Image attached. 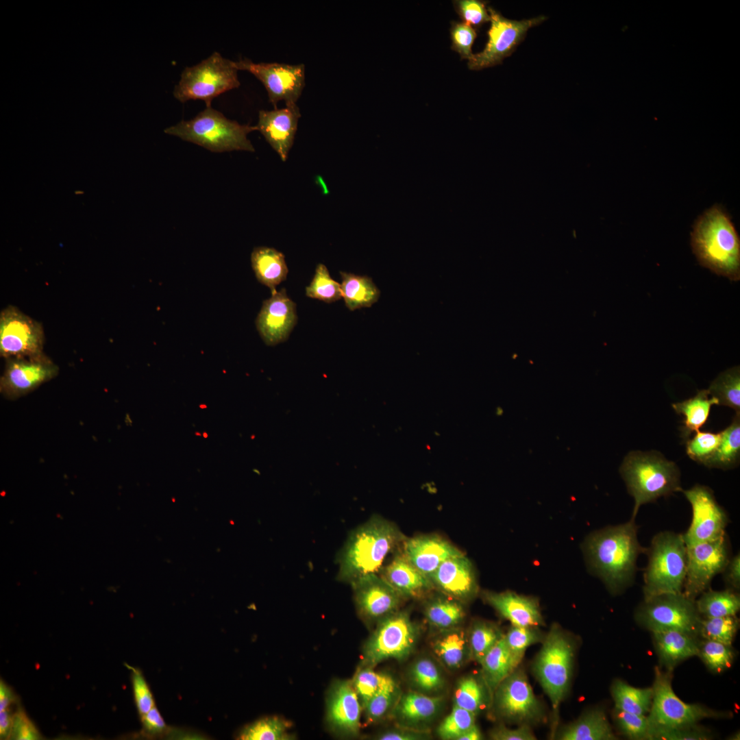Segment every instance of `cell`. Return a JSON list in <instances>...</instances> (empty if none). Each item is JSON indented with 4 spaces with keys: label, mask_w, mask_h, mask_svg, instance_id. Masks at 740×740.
I'll return each instance as SVG.
<instances>
[{
    "label": "cell",
    "mask_w": 740,
    "mask_h": 740,
    "mask_svg": "<svg viewBox=\"0 0 740 740\" xmlns=\"http://www.w3.org/2000/svg\"><path fill=\"white\" fill-rule=\"evenodd\" d=\"M521 661L510 650L503 635L480 663L484 683L489 691H495L498 685L517 669Z\"/></svg>",
    "instance_id": "cell-29"
},
{
    "label": "cell",
    "mask_w": 740,
    "mask_h": 740,
    "mask_svg": "<svg viewBox=\"0 0 740 740\" xmlns=\"http://www.w3.org/2000/svg\"><path fill=\"white\" fill-rule=\"evenodd\" d=\"M715 404L718 405L719 402L710 395L708 389L701 390L694 397L672 404L676 412L684 417V434L686 436L699 430L706 423L711 408Z\"/></svg>",
    "instance_id": "cell-34"
},
{
    "label": "cell",
    "mask_w": 740,
    "mask_h": 740,
    "mask_svg": "<svg viewBox=\"0 0 740 740\" xmlns=\"http://www.w3.org/2000/svg\"><path fill=\"white\" fill-rule=\"evenodd\" d=\"M428 735L424 732L412 728H404L383 733L378 739L382 740H419L427 739Z\"/></svg>",
    "instance_id": "cell-60"
},
{
    "label": "cell",
    "mask_w": 740,
    "mask_h": 740,
    "mask_svg": "<svg viewBox=\"0 0 740 740\" xmlns=\"http://www.w3.org/2000/svg\"><path fill=\"white\" fill-rule=\"evenodd\" d=\"M634 519L590 534L584 543V552L591 570L613 593L626 588L634 578L637 560L645 553L637 536Z\"/></svg>",
    "instance_id": "cell-1"
},
{
    "label": "cell",
    "mask_w": 740,
    "mask_h": 740,
    "mask_svg": "<svg viewBox=\"0 0 740 740\" xmlns=\"http://www.w3.org/2000/svg\"><path fill=\"white\" fill-rule=\"evenodd\" d=\"M695 436L687 441L686 452L693 460L704 465L716 452L722 439L721 432H695Z\"/></svg>",
    "instance_id": "cell-50"
},
{
    "label": "cell",
    "mask_w": 740,
    "mask_h": 740,
    "mask_svg": "<svg viewBox=\"0 0 740 740\" xmlns=\"http://www.w3.org/2000/svg\"><path fill=\"white\" fill-rule=\"evenodd\" d=\"M132 685L135 703L142 716L154 707V700L149 686L142 673L132 668Z\"/></svg>",
    "instance_id": "cell-56"
},
{
    "label": "cell",
    "mask_w": 740,
    "mask_h": 740,
    "mask_svg": "<svg viewBox=\"0 0 740 740\" xmlns=\"http://www.w3.org/2000/svg\"><path fill=\"white\" fill-rule=\"evenodd\" d=\"M704 664L714 672L730 667L735 657L731 645L712 640L698 641V654Z\"/></svg>",
    "instance_id": "cell-45"
},
{
    "label": "cell",
    "mask_w": 740,
    "mask_h": 740,
    "mask_svg": "<svg viewBox=\"0 0 740 740\" xmlns=\"http://www.w3.org/2000/svg\"><path fill=\"white\" fill-rule=\"evenodd\" d=\"M504 640L512 653L522 660L526 650L532 645L540 643L544 638L537 628L513 626L504 634Z\"/></svg>",
    "instance_id": "cell-52"
},
{
    "label": "cell",
    "mask_w": 740,
    "mask_h": 740,
    "mask_svg": "<svg viewBox=\"0 0 740 740\" xmlns=\"http://www.w3.org/2000/svg\"><path fill=\"white\" fill-rule=\"evenodd\" d=\"M710 395L717 399L719 404L740 411V369L731 367L721 373L711 382L708 389Z\"/></svg>",
    "instance_id": "cell-39"
},
{
    "label": "cell",
    "mask_w": 740,
    "mask_h": 740,
    "mask_svg": "<svg viewBox=\"0 0 740 740\" xmlns=\"http://www.w3.org/2000/svg\"><path fill=\"white\" fill-rule=\"evenodd\" d=\"M635 618L652 632L678 630L697 638L702 617L695 600L682 592L644 599L636 610Z\"/></svg>",
    "instance_id": "cell-10"
},
{
    "label": "cell",
    "mask_w": 740,
    "mask_h": 740,
    "mask_svg": "<svg viewBox=\"0 0 740 740\" xmlns=\"http://www.w3.org/2000/svg\"><path fill=\"white\" fill-rule=\"evenodd\" d=\"M645 553L648 561L643 574L644 599L682 592L687 568V546L683 534L657 533Z\"/></svg>",
    "instance_id": "cell-6"
},
{
    "label": "cell",
    "mask_w": 740,
    "mask_h": 740,
    "mask_svg": "<svg viewBox=\"0 0 740 740\" xmlns=\"http://www.w3.org/2000/svg\"><path fill=\"white\" fill-rule=\"evenodd\" d=\"M360 615L369 621H378L397 610L402 597L379 574L363 576L352 584Z\"/></svg>",
    "instance_id": "cell-19"
},
{
    "label": "cell",
    "mask_w": 740,
    "mask_h": 740,
    "mask_svg": "<svg viewBox=\"0 0 740 740\" xmlns=\"http://www.w3.org/2000/svg\"><path fill=\"white\" fill-rule=\"evenodd\" d=\"M721 441L716 452L704 465L710 468L730 469L736 466L739 460V413H736L731 424L721 432Z\"/></svg>",
    "instance_id": "cell-38"
},
{
    "label": "cell",
    "mask_w": 740,
    "mask_h": 740,
    "mask_svg": "<svg viewBox=\"0 0 740 740\" xmlns=\"http://www.w3.org/2000/svg\"><path fill=\"white\" fill-rule=\"evenodd\" d=\"M498 713L511 722L529 724L539 722L543 709L526 674L515 669L495 690Z\"/></svg>",
    "instance_id": "cell-17"
},
{
    "label": "cell",
    "mask_w": 740,
    "mask_h": 740,
    "mask_svg": "<svg viewBox=\"0 0 740 740\" xmlns=\"http://www.w3.org/2000/svg\"><path fill=\"white\" fill-rule=\"evenodd\" d=\"M695 602L702 618L734 616L740 608L739 595L732 589L704 591Z\"/></svg>",
    "instance_id": "cell-35"
},
{
    "label": "cell",
    "mask_w": 740,
    "mask_h": 740,
    "mask_svg": "<svg viewBox=\"0 0 740 740\" xmlns=\"http://www.w3.org/2000/svg\"><path fill=\"white\" fill-rule=\"evenodd\" d=\"M301 113L297 103L286 104L284 108L280 109L259 111L257 130L283 162L287 160L293 145Z\"/></svg>",
    "instance_id": "cell-22"
},
{
    "label": "cell",
    "mask_w": 740,
    "mask_h": 740,
    "mask_svg": "<svg viewBox=\"0 0 740 740\" xmlns=\"http://www.w3.org/2000/svg\"><path fill=\"white\" fill-rule=\"evenodd\" d=\"M691 245L700 265L730 280L740 279L739 237L719 206L708 208L695 220Z\"/></svg>",
    "instance_id": "cell-3"
},
{
    "label": "cell",
    "mask_w": 740,
    "mask_h": 740,
    "mask_svg": "<svg viewBox=\"0 0 740 740\" xmlns=\"http://www.w3.org/2000/svg\"><path fill=\"white\" fill-rule=\"evenodd\" d=\"M475 720L474 713L454 705L450 713L440 724L437 733L443 739L458 740L476 725Z\"/></svg>",
    "instance_id": "cell-49"
},
{
    "label": "cell",
    "mask_w": 740,
    "mask_h": 740,
    "mask_svg": "<svg viewBox=\"0 0 740 740\" xmlns=\"http://www.w3.org/2000/svg\"><path fill=\"white\" fill-rule=\"evenodd\" d=\"M362 707L352 681L336 682L328 700L327 719L330 726L343 735H356L360 728Z\"/></svg>",
    "instance_id": "cell-23"
},
{
    "label": "cell",
    "mask_w": 740,
    "mask_h": 740,
    "mask_svg": "<svg viewBox=\"0 0 740 740\" xmlns=\"http://www.w3.org/2000/svg\"><path fill=\"white\" fill-rule=\"evenodd\" d=\"M297 320L296 305L282 288L264 301L256 325L264 343L273 346L288 338Z\"/></svg>",
    "instance_id": "cell-20"
},
{
    "label": "cell",
    "mask_w": 740,
    "mask_h": 740,
    "mask_svg": "<svg viewBox=\"0 0 740 740\" xmlns=\"http://www.w3.org/2000/svg\"><path fill=\"white\" fill-rule=\"evenodd\" d=\"M42 325L9 305L0 312V354L5 359L42 354Z\"/></svg>",
    "instance_id": "cell-15"
},
{
    "label": "cell",
    "mask_w": 740,
    "mask_h": 740,
    "mask_svg": "<svg viewBox=\"0 0 740 740\" xmlns=\"http://www.w3.org/2000/svg\"><path fill=\"white\" fill-rule=\"evenodd\" d=\"M484 600L513 626L538 628L543 625L539 606L532 597L512 591H485Z\"/></svg>",
    "instance_id": "cell-25"
},
{
    "label": "cell",
    "mask_w": 740,
    "mask_h": 740,
    "mask_svg": "<svg viewBox=\"0 0 740 740\" xmlns=\"http://www.w3.org/2000/svg\"><path fill=\"white\" fill-rule=\"evenodd\" d=\"M405 539L393 522L371 517L347 538L338 558V580L352 584L367 575L378 574L388 556Z\"/></svg>",
    "instance_id": "cell-2"
},
{
    "label": "cell",
    "mask_w": 740,
    "mask_h": 740,
    "mask_svg": "<svg viewBox=\"0 0 740 740\" xmlns=\"http://www.w3.org/2000/svg\"><path fill=\"white\" fill-rule=\"evenodd\" d=\"M399 698V687L390 676L364 706L367 721L372 723L382 719L395 706Z\"/></svg>",
    "instance_id": "cell-44"
},
{
    "label": "cell",
    "mask_w": 740,
    "mask_h": 740,
    "mask_svg": "<svg viewBox=\"0 0 740 740\" xmlns=\"http://www.w3.org/2000/svg\"><path fill=\"white\" fill-rule=\"evenodd\" d=\"M452 49L457 52L462 59L468 60L472 57V46L477 34L472 27L463 23L454 21L450 28Z\"/></svg>",
    "instance_id": "cell-54"
},
{
    "label": "cell",
    "mask_w": 740,
    "mask_h": 740,
    "mask_svg": "<svg viewBox=\"0 0 740 740\" xmlns=\"http://www.w3.org/2000/svg\"><path fill=\"white\" fill-rule=\"evenodd\" d=\"M16 698L12 690L2 680L0 683V710L13 707Z\"/></svg>",
    "instance_id": "cell-62"
},
{
    "label": "cell",
    "mask_w": 740,
    "mask_h": 740,
    "mask_svg": "<svg viewBox=\"0 0 740 740\" xmlns=\"http://www.w3.org/2000/svg\"><path fill=\"white\" fill-rule=\"evenodd\" d=\"M488 11L491 25L487 32V42L481 52L473 54L468 60V66L471 70H480L500 64L523 40L528 30L545 18L540 16L521 21L510 20L491 7L488 8Z\"/></svg>",
    "instance_id": "cell-12"
},
{
    "label": "cell",
    "mask_w": 740,
    "mask_h": 740,
    "mask_svg": "<svg viewBox=\"0 0 740 740\" xmlns=\"http://www.w3.org/2000/svg\"><path fill=\"white\" fill-rule=\"evenodd\" d=\"M340 273L342 297L349 310L370 307L377 302L380 292L371 278L343 271Z\"/></svg>",
    "instance_id": "cell-32"
},
{
    "label": "cell",
    "mask_w": 740,
    "mask_h": 740,
    "mask_svg": "<svg viewBox=\"0 0 740 740\" xmlns=\"http://www.w3.org/2000/svg\"><path fill=\"white\" fill-rule=\"evenodd\" d=\"M433 642V651L438 658L447 667H460L469 652L468 637L460 628H453L441 630Z\"/></svg>",
    "instance_id": "cell-33"
},
{
    "label": "cell",
    "mask_w": 740,
    "mask_h": 740,
    "mask_svg": "<svg viewBox=\"0 0 740 740\" xmlns=\"http://www.w3.org/2000/svg\"><path fill=\"white\" fill-rule=\"evenodd\" d=\"M410 677L415 687L424 693L438 691L444 683L438 667L428 658H421L414 663Z\"/></svg>",
    "instance_id": "cell-48"
},
{
    "label": "cell",
    "mask_w": 740,
    "mask_h": 740,
    "mask_svg": "<svg viewBox=\"0 0 740 740\" xmlns=\"http://www.w3.org/2000/svg\"><path fill=\"white\" fill-rule=\"evenodd\" d=\"M234 61L214 52L197 64L186 67L181 73L173 96L180 102L201 99L206 107L221 94L240 86Z\"/></svg>",
    "instance_id": "cell-7"
},
{
    "label": "cell",
    "mask_w": 740,
    "mask_h": 740,
    "mask_svg": "<svg viewBox=\"0 0 740 740\" xmlns=\"http://www.w3.org/2000/svg\"><path fill=\"white\" fill-rule=\"evenodd\" d=\"M680 491L692 508L691 524L683 534L686 545L711 541L726 535L727 515L709 487L696 484Z\"/></svg>",
    "instance_id": "cell-16"
},
{
    "label": "cell",
    "mask_w": 740,
    "mask_h": 740,
    "mask_svg": "<svg viewBox=\"0 0 740 740\" xmlns=\"http://www.w3.org/2000/svg\"><path fill=\"white\" fill-rule=\"evenodd\" d=\"M306 295L326 303L334 302L342 297L341 284L331 278L324 264H319L312 280L306 288Z\"/></svg>",
    "instance_id": "cell-46"
},
{
    "label": "cell",
    "mask_w": 740,
    "mask_h": 740,
    "mask_svg": "<svg viewBox=\"0 0 740 740\" xmlns=\"http://www.w3.org/2000/svg\"><path fill=\"white\" fill-rule=\"evenodd\" d=\"M364 649V666L371 667L388 658L403 659L412 650L417 628L406 611H395L378 621Z\"/></svg>",
    "instance_id": "cell-11"
},
{
    "label": "cell",
    "mask_w": 740,
    "mask_h": 740,
    "mask_svg": "<svg viewBox=\"0 0 740 740\" xmlns=\"http://www.w3.org/2000/svg\"><path fill=\"white\" fill-rule=\"evenodd\" d=\"M490 737L494 740H534L536 739L528 724H522L520 727L510 729L504 726L495 728L490 732Z\"/></svg>",
    "instance_id": "cell-58"
},
{
    "label": "cell",
    "mask_w": 740,
    "mask_h": 740,
    "mask_svg": "<svg viewBox=\"0 0 740 740\" xmlns=\"http://www.w3.org/2000/svg\"><path fill=\"white\" fill-rule=\"evenodd\" d=\"M389 678L386 674L374 671L371 667L365 666L356 672L352 683L362 707Z\"/></svg>",
    "instance_id": "cell-51"
},
{
    "label": "cell",
    "mask_w": 740,
    "mask_h": 740,
    "mask_svg": "<svg viewBox=\"0 0 740 740\" xmlns=\"http://www.w3.org/2000/svg\"><path fill=\"white\" fill-rule=\"evenodd\" d=\"M453 2L463 23L475 29L490 21L491 17L486 7V2L478 0H458Z\"/></svg>",
    "instance_id": "cell-53"
},
{
    "label": "cell",
    "mask_w": 740,
    "mask_h": 740,
    "mask_svg": "<svg viewBox=\"0 0 740 740\" xmlns=\"http://www.w3.org/2000/svg\"><path fill=\"white\" fill-rule=\"evenodd\" d=\"M560 740H613L617 737L605 713L600 709L592 710L570 725L558 736Z\"/></svg>",
    "instance_id": "cell-31"
},
{
    "label": "cell",
    "mask_w": 740,
    "mask_h": 740,
    "mask_svg": "<svg viewBox=\"0 0 740 740\" xmlns=\"http://www.w3.org/2000/svg\"><path fill=\"white\" fill-rule=\"evenodd\" d=\"M482 739V735L479 728L475 725L462 735L458 740H480Z\"/></svg>",
    "instance_id": "cell-63"
},
{
    "label": "cell",
    "mask_w": 740,
    "mask_h": 740,
    "mask_svg": "<svg viewBox=\"0 0 740 740\" xmlns=\"http://www.w3.org/2000/svg\"><path fill=\"white\" fill-rule=\"evenodd\" d=\"M611 693L617 708L644 715L650 711L653 698L652 687L637 688L616 680L612 685Z\"/></svg>",
    "instance_id": "cell-37"
},
{
    "label": "cell",
    "mask_w": 740,
    "mask_h": 740,
    "mask_svg": "<svg viewBox=\"0 0 740 740\" xmlns=\"http://www.w3.org/2000/svg\"><path fill=\"white\" fill-rule=\"evenodd\" d=\"M251 267L258 281L273 293L286 279L288 267L282 253L267 247H255L251 254Z\"/></svg>",
    "instance_id": "cell-30"
},
{
    "label": "cell",
    "mask_w": 740,
    "mask_h": 740,
    "mask_svg": "<svg viewBox=\"0 0 740 740\" xmlns=\"http://www.w3.org/2000/svg\"><path fill=\"white\" fill-rule=\"evenodd\" d=\"M687 546V568L682 593L695 599L710 585L713 578L723 572L729 559L726 536Z\"/></svg>",
    "instance_id": "cell-13"
},
{
    "label": "cell",
    "mask_w": 740,
    "mask_h": 740,
    "mask_svg": "<svg viewBox=\"0 0 740 740\" xmlns=\"http://www.w3.org/2000/svg\"><path fill=\"white\" fill-rule=\"evenodd\" d=\"M711 735L704 728L696 725L691 726L658 729L651 731V740H706Z\"/></svg>",
    "instance_id": "cell-55"
},
{
    "label": "cell",
    "mask_w": 740,
    "mask_h": 740,
    "mask_svg": "<svg viewBox=\"0 0 740 740\" xmlns=\"http://www.w3.org/2000/svg\"><path fill=\"white\" fill-rule=\"evenodd\" d=\"M620 473L634 500L631 519H635L643 504L682 490L678 466L655 451L630 452Z\"/></svg>",
    "instance_id": "cell-4"
},
{
    "label": "cell",
    "mask_w": 740,
    "mask_h": 740,
    "mask_svg": "<svg viewBox=\"0 0 740 740\" xmlns=\"http://www.w3.org/2000/svg\"><path fill=\"white\" fill-rule=\"evenodd\" d=\"M238 70L253 74L264 85L269 101L277 108L278 103H297L305 87V65L278 62L256 63L248 58L234 61Z\"/></svg>",
    "instance_id": "cell-14"
},
{
    "label": "cell",
    "mask_w": 740,
    "mask_h": 740,
    "mask_svg": "<svg viewBox=\"0 0 740 740\" xmlns=\"http://www.w3.org/2000/svg\"><path fill=\"white\" fill-rule=\"evenodd\" d=\"M726 582L733 589L740 587V556L739 553L730 558L724 570Z\"/></svg>",
    "instance_id": "cell-61"
},
{
    "label": "cell",
    "mask_w": 740,
    "mask_h": 740,
    "mask_svg": "<svg viewBox=\"0 0 740 740\" xmlns=\"http://www.w3.org/2000/svg\"><path fill=\"white\" fill-rule=\"evenodd\" d=\"M671 672L656 667L653 698L648 716L651 731L696 725L706 718H724L730 713L715 711L703 705L688 704L679 698L671 686Z\"/></svg>",
    "instance_id": "cell-8"
},
{
    "label": "cell",
    "mask_w": 740,
    "mask_h": 740,
    "mask_svg": "<svg viewBox=\"0 0 740 740\" xmlns=\"http://www.w3.org/2000/svg\"><path fill=\"white\" fill-rule=\"evenodd\" d=\"M288 725L278 717L261 718L245 726L238 735L243 740L288 739Z\"/></svg>",
    "instance_id": "cell-42"
},
{
    "label": "cell",
    "mask_w": 740,
    "mask_h": 740,
    "mask_svg": "<svg viewBox=\"0 0 740 740\" xmlns=\"http://www.w3.org/2000/svg\"><path fill=\"white\" fill-rule=\"evenodd\" d=\"M442 700L440 696H430L410 691L398 698L394 708V715L400 723L408 726V728H412V726H417L433 718L441 706Z\"/></svg>",
    "instance_id": "cell-28"
},
{
    "label": "cell",
    "mask_w": 740,
    "mask_h": 740,
    "mask_svg": "<svg viewBox=\"0 0 740 740\" xmlns=\"http://www.w3.org/2000/svg\"><path fill=\"white\" fill-rule=\"evenodd\" d=\"M402 552L410 563L428 578L445 560L463 554L456 546L436 534L405 539Z\"/></svg>",
    "instance_id": "cell-24"
},
{
    "label": "cell",
    "mask_w": 740,
    "mask_h": 740,
    "mask_svg": "<svg viewBox=\"0 0 740 740\" xmlns=\"http://www.w3.org/2000/svg\"><path fill=\"white\" fill-rule=\"evenodd\" d=\"M614 722L620 732L634 740H651L650 725L648 716L628 713L615 707Z\"/></svg>",
    "instance_id": "cell-47"
},
{
    "label": "cell",
    "mask_w": 740,
    "mask_h": 740,
    "mask_svg": "<svg viewBox=\"0 0 740 740\" xmlns=\"http://www.w3.org/2000/svg\"><path fill=\"white\" fill-rule=\"evenodd\" d=\"M10 737L19 740H34L40 738L36 727L25 711L19 707L14 714Z\"/></svg>",
    "instance_id": "cell-57"
},
{
    "label": "cell",
    "mask_w": 740,
    "mask_h": 740,
    "mask_svg": "<svg viewBox=\"0 0 740 740\" xmlns=\"http://www.w3.org/2000/svg\"><path fill=\"white\" fill-rule=\"evenodd\" d=\"M494 625L484 621H477L471 627L468 637L469 652L479 663L486 654L503 637Z\"/></svg>",
    "instance_id": "cell-43"
},
{
    "label": "cell",
    "mask_w": 740,
    "mask_h": 740,
    "mask_svg": "<svg viewBox=\"0 0 740 740\" xmlns=\"http://www.w3.org/2000/svg\"><path fill=\"white\" fill-rule=\"evenodd\" d=\"M429 579L434 588L460 602L471 600L478 591L474 567L463 553L443 561Z\"/></svg>",
    "instance_id": "cell-21"
},
{
    "label": "cell",
    "mask_w": 740,
    "mask_h": 740,
    "mask_svg": "<svg viewBox=\"0 0 740 740\" xmlns=\"http://www.w3.org/2000/svg\"><path fill=\"white\" fill-rule=\"evenodd\" d=\"M255 130H257L256 125H241L208 106L193 119L182 120L165 129L164 132L212 152L234 150L254 152L255 149L247 138V134Z\"/></svg>",
    "instance_id": "cell-5"
},
{
    "label": "cell",
    "mask_w": 740,
    "mask_h": 740,
    "mask_svg": "<svg viewBox=\"0 0 740 740\" xmlns=\"http://www.w3.org/2000/svg\"><path fill=\"white\" fill-rule=\"evenodd\" d=\"M402 597H420L432 589L430 580L398 552L378 574Z\"/></svg>",
    "instance_id": "cell-26"
},
{
    "label": "cell",
    "mask_w": 740,
    "mask_h": 740,
    "mask_svg": "<svg viewBox=\"0 0 740 740\" xmlns=\"http://www.w3.org/2000/svg\"><path fill=\"white\" fill-rule=\"evenodd\" d=\"M660 663L672 671L681 661L698 656L697 638L678 630L652 632Z\"/></svg>",
    "instance_id": "cell-27"
},
{
    "label": "cell",
    "mask_w": 740,
    "mask_h": 740,
    "mask_svg": "<svg viewBox=\"0 0 740 740\" xmlns=\"http://www.w3.org/2000/svg\"><path fill=\"white\" fill-rule=\"evenodd\" d=\"M424 615L431 626L443 630L456 628L465 618V611L460 601L446 595L430 600Z\"/></svg>",
    "instance_id": "cell-36"
},
{
    "label": "cell",
    "mask_w": 740,
    "mask_h": 740,
    "mask_svg": "<svg viewBox=\"0 0 740 740\" xmlns=\"http://www.w3.org/2000/svg\"><path fill=\"white\" fill-rule=\"evenodd\" d=\"M143 732L147 736L156 737L166 733L168 728L158 710L154 706L141 716Z\"/></svg>",
    "instance_id": "cell-59"
},
{
    "label": "cell",
    "mask_w": 740,
    "mask_h": 740,
    "mask_svg": "<svg viewBox=\"0 0 740 740\" xmlns=\"http://www.w3.org/2000/svg\"><path fill=\"white\" fill-rule=\"evenodd\" d=\"M58 367L44 354L23 358H10L0 380V389L8 397H17L36 389L53 378Z\"/></svg>",
    "instance_id": "cell-18"
},
{
    "label": "cell",
    "mask_w": 740,
    "mask_h": 740,
    "mask_svg": "<svg viewBox=\"0 0 740 740\" xmlns=\"http://www.w3.org/2000/svg\"><path fill=\"white\" fill-rule=\"evenodd\" d=\"M454 700L455 706L466 709L476 715L486 704V689L475 676L464 677L457 684Z\"/></svg>",
    "instance_id": "cell-40"
},
{
    "label": "cell",
    "mask_w": 740,
    "mask_h": 740,
    "mask_svg": "<svg viewBox=\"0 0 740 740\" xmlns=\"http://www.w3.org/2000/svg\"><path fill=\"white\" fill-rule=\"evenodd\" d=\"M543 641L534 669L556 711L569 689L574 649L570 639L556 626Z\"/></svg>",
    "instance_id": "cell-9"
},
{
    "label": "cell",
    "mask_w": 740,
    "mask_h": 740,
    "mask_svg": "<svg viewBox=\"0 0 740 740\" xmlns=\"http://www.w3.org/2000/svg\"><path fill=\"white\" fill-rule=\"evenodd\" d=\"M739 620L734 616L702 618L700 620L698 637L731 645L738 630Z\"/></svg>",
    "instance_id": "cell-41"
}]
</instances>
